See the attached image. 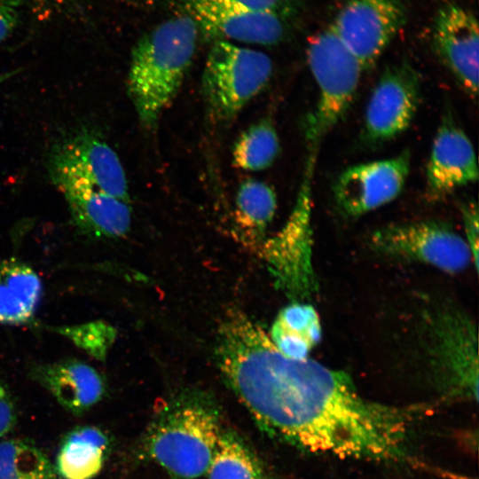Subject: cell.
<instances>
[{"mask_svg": "<svg viewBox=\"0 0 479 479\" xmlns=\"http://www.w3.org/2000/svg\"><path fill=\"white\" fill-rule=\"evenodd\" d=\"M216 357L224 380L269 434L308 453L377 462L410 460L414 415L359 394L351 377L279 352L243 312L227 311Z\"/></svg>", "mask_w": 479, "mask_h": 479, "instance_id": "1", "label": "cell"}, {"mask_svg": "<svg viewBox=\"0 0 479 479\" xmlns=\"http://www.w3.org/2000/svg\"><path fill=\"white\" fill-rule=\"evenodd\" d=\"M199 28L188 14L145 33L131 51L127 92L145 129H153L177 94L192 61Z\"/></svg>", "mask_w": 479, "mask_h": 479, "instance_id": "2", "label": "cell"}, {"mask_svg": "<svg viewBox=\"0 0 479 479\" xmlns=\"http://www.w3.org/2000/svg\"><path fill=\"white\" fill-rule=\"evenodd\" d=\"M222 432L216 402L202 391L186 390L160 411L145 451L173 476L194 479L207 473Z\"/></svg>", "mask_w": 479, "mask_h": 479, "instance_id": "3", "label": "cell"}, {"mask_svg": "<svg viewBox=\"0 0 479 479\" xmlns=\"http://www.w3.org/2000/svg\"><path fill=\"white\" fill-rule=\"evenodd\" d=\"M306 56L318 98L305 135L308 151L318 153L323 139L348 112L364 69L331 26L309 40Z\"/></svg>", "mask_w": 479, "mask_h": 479, "instance_id": "4", "label": "cell"}, {"mask_svg": "<svg viewBox=\"0 0 479 479\" xmlns=\"http://www.w3.org/2000/svg\"><path fill=\"white\" fill-rule=\"evenodd\" d=\"M271 59L263 51L216 41L201 78L203 99L212 119L228 122L269 83Z\"/></svg>", "mask_w": 479, "mask_h": 479, "instance_id": "5", "label": "cell"}, {"mask_svg": "<svg viewBox=\"0 0 479 479\" xmlns=\"http://www.w3.org/2000/svg\"><path fill=\"white\" fill-rule=\"evenodd\" d=\"M47 170L55 186L100 192L130 202L128 182L114 150L85 128L57 140L47 156Z\"/></svg>", "mask_w": 479, "mask_h": 479, "instance_id": "6", "label": "cell"}, {"mask_svg": "<svg viewBox=\"0 0 479 479\" xmlns=\"http://www.w3.org/2000/svg\"><path fill=\"white\" fill-rule=\"evenodd\" d=\"M317 156L307 153L302 182L287 223L259 247L277 286L296 299L308 297L316 287L311 264V211Z\"/></svg>", "mask_w": 479, "mask_h": 479, "instance_id": "7", "label": "cell"}, {"mask_svg": "<svg viewBox=\"0 0 479 479\" xmlns=\"http://www.w3.org/2000/svg\"><path fill=\"white\" fill-rule=\"evenodd\" d=\"M427 344L436 378L451 394L476 401L477 334L472 320L456 309L434 311L427 320Z\"/></svg>", "mask_w": 479, "mask_h": 479, "instance_id": "8", "label": "cell"}, {"mask_svg": "<svg viewBox=\"0 0 479 479\" xmlns=\"http://www.w3.org/2000/svg\"><path fill=\"white\" fill-rule=\"evenodd\" d=\"M370 244L387 256L428 263L449 273L461 271L473 263L466 240L435 220L381 227L372 234Z\"/></svg>", "mask_w": 479, "mask_h": 479, "instance_id": "9", "label": "cell"}, {"mask_svg": "<svg viewBox=\"0 0 479 479\" xmlns=\"http://www.w3.org/2000/svg\"><path fill=\"white\" fill-rule=\"evenodd\" d=\"M420 99V78L408 60H400L386 67L365 107L363 140L373 146L401 135L413 121Z\"/></svg>", "mask_w": 479, "mask_h": 479, "instance_id": "10", "label": "cell"}, {"mask_svg": "<svg viewBox=\"0 0 479 479\" xmlns=\"http://www.w3.org/2000/svg\"><path fill=\"white\" fill-rule=\"evenodd\" d=\"M406 23L402 0H349L330 25L364 70L372 68Z\"/></svg>", "mask_w": 479, "mask_h": 479, "instance_id": "11", "label": "cell"}, {"mask_svg": "<svg viewBox=\"0 0 479 479\" xmlns=\"http://www.w3.org/2000/svg\"><path fill=\"white\" fill-rule=\"evenodd\" d=\"M183 4L199 33L213 42L274 45L287 35L288 16L280 13L249 9L232 0H183Z\"/></svg>", "mask_w": 479, "mask_h": 479, "instance_id": "12", "label": "cell"}, {"mask_svg": "<svg viewBox=\"0 0 479 479\" xmlns=\"http://www.w3.org/2000/svg\"><path fill=\"white\" fill-rule=\"evenodd\" d=\"M410 168L407 149L389 159L347 168L333 187L338 208L347 216L357 217L391 202L404 189Z\"/></svg>", "mask_w": 479, "mask_h": 479, "instance_id": "13", "label": "cell"}, {"mask_svg": "<svg viewBox=\"0 0 479 479\" xmlns=\"http://www.w3.org/2000/svg\"><path fill=\"white\" fill-rule=\"evenodd\" d=\"M435 51L465 92L478 93L479 30L475 16L458 4L443 5L432 28Z\"/></svg>", "mask_w": 479, "mask_h": 479, "instance_id": "14", "label": "cell"}, {"mask_svg": "<svg viewBox=\"0 0 479 479\" xmlns=\"http://www.w3.org/2000/svg\"><path fill=\"white\" fill-rule=\"evenodd\" d=\"M477 179L475 148L452 113L447 111L433 139L426 168V196L429 200H438Z\"/></svg>", "mask_w": 479, "mask_h": 479, "instance_id": "15", "label": "cell"}, {"mask_svg": "<svg viewBox=\"0 0 479 479\" xmlns=\"http://www.w3.org/2000/svg\"><path fill=\"white\" fill-rule=\"evenodd\" d=\"M31 377L45 388L67 412L82 415L104 397L102 375L90 365L76 359L32 366Z\"/></svg>", "mask_w": 479, "mask_h": 479, "instance_id": "16", "label": "cell"}, {"mask_svg": "<svg viewBox=\"0 0 479 479\" xmlns=\"http://www.w3.org/2000/svg\"><path fill=\"white\" fill-rule=\"evenodd\" d=\"M78 229L96 238H120L130 228V202L91 190L62 192Z\"/></svg>", "mask_w": 479, "mask_h": 479, "instance_id": "17", "label": "cell"}, {"mask_svg": "<svg viewBox=\"0 0 479 479\" xmlns=\"http://www.w3.org/2000/svg\"><path fill=\"white\" fill-rule=\"evenodd\" d=\"M110 450L107 436L93 426H79L62 439L55 471L62 479H93Z\"/></svg>", "mask_w": 479, "mask_h": 479, "instance_id": "18", "label": "cell"}, {"mask_svg": "<svg viewBox=\"0 0 479 479\" xmlns=\"http://www.w3.org/2000/svg\"><path fill=\"white\" fill-rule=\"evenodd\" d=\"M41 296L42 283L32 268L17 260L0 262V323L27 322Z\"/></svg>", "mask_w": 479, "mask_h": 479, "instance_id": "19", "label": "cell"}, {"mask_svg": "<svg viewBox=\"0 0 479 479\" xmlns=\"http://www.w3.org/2000/svg\"><path fill=\"white\" fill-rule=\"evenodd\" d=\"M321 338V326L315 309L295 302L283 309L271 331V340L284 356L303 359Z\"/></svg>", "mask_w": 479, "mask_h": 479, "instance_id": "20", "label": "cell"}, {"mask_svg": "<svg viewBox=\"0 0 479 479\" xmlns=\"http://www.w3.org/2000/svg\"><path fill=\"white\" fill-rule=\"evenodd\" d=\"M277 208V196L268 184L249 178L239 185L234 219L240 236L252 246L263 243Z\"/></svg>", "mask_w": 479, "mask_h": 479, "instance_id": "21", "label": "cell"}, {"mask_svg": "<svg viewBox=\"0 0 479 479\" xmlns=\"http://www.w3.org/2000/svg\"><path fill=\"white\" fill-rule=\"evenodd\" d=\"M279 151L277 130L270 120L263 119L240 135L232 149V163L247 171L263 170L273 164Z\"/></svg>", "mask_w": 479, "mask_h": 479, "instance_id": "22", "label": "cell"}, {"mask_svg": "<svg viewBox=\"0 0 479 479\" xmlns=\"http://www.w3.org/2000/svg\"><path fill=\"white\" fill-rule=\"evenodd\" d=\"M207 473L208 479H267L256 457L230 431L222 432Z\"/></svg>", "mask_w": 479, "mask_h": 479, "instance_id": "23", "label": "cell"}, {"mask_svg": "<svg viewBox=\"0 0 479 479\" xmlns=\"http://www.w3.org/2000/svg\"><path fill=\"white\" fill-rule=\"evenodd\" d=\"M0 479H57L45 453L21 439L0 442Z\"/></svg>", "mask_w": 479, "mask_h": 479, "instance_id": "24", "label": "cell"}, {"mask_svg": "<svg viewBox=\"0 0 479 479\" xmlns=\"http://www.w3.org/2000/svg\"><path fill=\"white\" fill-rule=\"evenodd\" d=\"M63 332L81 348L98 357L105 355L114 337V329L103 323L74 326Z\"/></svg>", "mask_w": 479, "mask_h": 479, "instance_id": "25", "label": "cell"}, {"mask_svg": "<svg viewBox=\"0 0 479 479\" xmlns=\"http://www.w3.org/2000/svg\"><path fill=\"white\" fill-rule=\"evenodd\" d=\"M460 209L466 232L465 240L469 247L474 265L477 270L479 239L477 204L475 202L463 204Z\"/></svg>", "mask_w": 479, "mask_h": 479, "instance_id": "26", "label": "cell"}, {"mask_svg": "<svg viewBox=\"0 0 479 479\" xmlns=\"http://www.w3.org/2000/svg\"><path fill=\"white\" fill-rule=\"evenodd\" d=\"M24 0H0V44L18 25Z\"/></svg>", "mask_w": 479, "mask_h": 479, "instance_id": "27", "label": "cell"}, {"mask_svg": "<svg viewBox=\"0 0 479 479\" xmlns=\"http://www.w3.org/2000/svg\"><path fill=\"white\" fill-rule=\"evenodd\" d=\"M39 15L49 17L54 14L75 15L81 12L78 0H33Z\"/></svg>", "mask_w": 479, "mask_h": 479, "instance_id": "28", "label": "cell"}, {"mask_svg": "<svg viewBox=\"0 0 479 479\" xmlns=\"http://www.w3.org/2000/svg\"><path fill=\"white\" fill-rule=\"evenodd\" d=\"M17 421L16 409L8 388L0 381V436L10 433Z\"/></svg>", "mask_w": 479, "mask_h": 479, "instance_id": "29", "label": "cell"}, {"mask_svg": "<svg viewBox=\"0 0 479 479\" xmlns=\"http://www.w3.org/2000/svg\"><path fill=\"white\" fill-rule=\"evenodd\" d=\"M232 2L257 11H265L288 16L293 10L291 0H232Z\"/></svg>", "mask_w": 479, "mask_h": 479, "instance_id": "30", "label": "cell"}, {"mask_svg": "<svg viewBox=\"0 0 479 479\" xmlns=\"http://www.w3.org/2000/svg\"><path fill=\"white\" fill-rule=\"evenodd\" d=\"M20 72V70L16 69V70H13V71H9L7 73H4V74H1L0 75V85L4 82L5 81H7L8 79H10L11 77H12L13 75H15L16 74H18Z\"/></svg>", "mask_w": 479, "mask_h": 479, "instance_id": "31", "label": "cell"}]
</instances>
